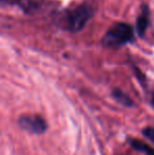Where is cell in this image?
I'll use <instances>...</instances> for the list:
<instances>
[{
  "instance_id": "obj_1",
  "label": "cell",
  "mask_w": 154,
  "mask_h": 155,
  "mask_svg": "<svg viewBox=\"0 0 154 155\" xmlns=\"http://www.w3.org/2000/svg\"><path fill=\"white\" fill-rule=\"evenodd\" d=\"M95 8L89 2H84L73 8L64 11L61 16L62 28L72 33L81 31L93 17Z\"/></svg>"
},
{
  "instance_id": "obj_2",
  "label": "cell",
  "mask_w": 154,
  "mask_h": 155,
  "mask_svg": "<svg viewBox=\"0 0 154 155\" xmlns=\"http://www.w3.org/2000/svg\"><path fill=\"white\" fill-rule=\"evenodd\" d=\"M134 38L133 28L126 22H116L112 25L101 39V45L109 49H118L127 43L132 42Z\"/></svg>"
},
{
  "instance_id": "obj_3",
  "label": "cell",
  "mask_w": 154,
  "mask_h": 155,
  "mask_svg": "<svg viewBox=\"0 0 154 155\" xmlns=\"http://www.w3.org/2000/svg\"><path fill=\"white\" fill-rule=\"evenodd\" d=\"M19 124L23 130L33 134H42L48 128L47 121L37 114L22 115L19 118Z\"/></svg>"
},
{
  "instance_id": "obj_4",
  "label": "cell",
  "mask_w": 154,
  "mask_h": 155,
  "mask_svg": "<svg viewBox=\"0 0 154 155\" xmlns=\"http://www.w3.org/2000/svg\"><path fill=\"white\" fill-rule=\"evenodd\" d=\"M150 23V8L147 4H143L139 15L136 19V33L139 37H144Z\"/></svg>"
},
{
  "instance_id": "obj_5",
  "label": "cell",
  "mask_w": 154,
  "mask_h": 155,
  "mask_svg": "<svg viewBox=\"0 0 154 155\" xmlns=\"http://www.w3.org/2000/svg\"><path fill=\"white\" fill-rule=\"evenodd\" d=\"M128 143H130L131 148L136 152H140L145 155H154V148L150 147L146 143L136 138H128Z\"/></svg>"
},
{
  "instance_id": "obj_6",
  "label": "cell",
  "mask_w": 154,
  "mask_h": 155,
  "mask_svg": "<svg viewBox=\"0 0 154 155\" xmlns=\"http://www.w3.org/2000/svg\"><path fill=\"white\" fill-rule=\"evenodd\" d=\"M112 96H113V98L118 104H123L125 107H133L134 102L131 99V97H129L127 94L123 92L121 90H119V89H114L112 91Z\"/></svg>"
},
{
  "instance_id": "obj_7",
  "label": "cell",
  "mask_w": 154,
  "mask_h": 155,
  "mask_svg": "<svg viewBox=\"0 0 154 155\" xmlns=\"http://www.w3.org/2000/svg\"><path fill=\"white\" fill-rule=\"evenodd\" d=\"M143 135L154 143V128H152V127H147V128H145L144 130H143Z\"/></svg>"
},
{
  "instance_id": "obj_8",
  "label": "cell",
  "mask_w": 154,
  "mask_h": 155,
  "mask_svg": "<svg viewBox=\"0 0 154 155\" xmlns=\"http://www.w3.org/2000/svg\"><path fill=\"white\" fill-rule=\"evenodd\" d=\"M20 0H0V4L1 3H10V4H14V3H18Z\"/></svg>"
},
{
  "instance_id": "obj_9",
  "label": "cell",
  "mask_w": 154,
  "mask_h": 155,
  "mask_svg": "<svg viewBox=\"0 0 154 155\" xmlns=\"http://www.w3.org/2000/svg\"><path fill=\"white\" fill-rule=\"evenodd\" d=\"M118 155H131V154H118Z\"/></svg>"
}]
</instances>
